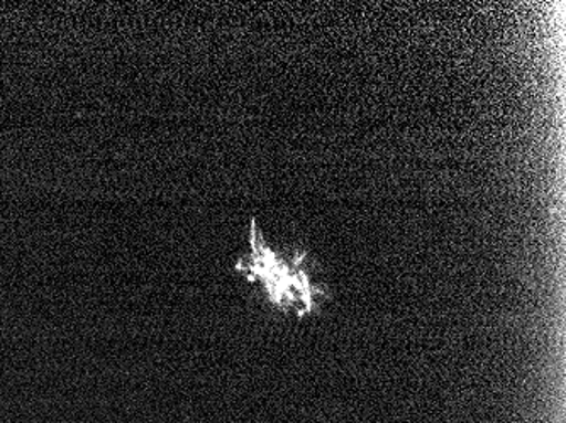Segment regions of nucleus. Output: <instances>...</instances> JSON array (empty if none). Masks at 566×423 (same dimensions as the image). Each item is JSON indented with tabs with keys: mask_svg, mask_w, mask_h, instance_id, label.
I'll use <instances>...</instances> for the list:
<instances>
[{
	"mask_svg": "<svg viewBox=\"0 0 566 423\" xmlns=\"http://www.w3.org/2000/svg\"><path fill=\"white\" fill-rule=\"evenodd\" d=\"M237 268L283 314L297 317L314 314L327 295L314 278L313 264L305 254L285 253L269 246L254 221L251 222L250 253L238 261Z\"/></svg>",
	"mask_w": 566,
	"mask_h": 423,
	"instance_id": "f257e3e1",
	"label": "nucleus"
}]
</instances>
